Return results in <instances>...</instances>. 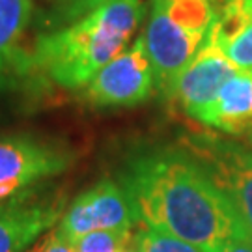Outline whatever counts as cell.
I'll return each mask as SVG.
<instances>
[{
	"label": "cell",
	"mask_w": 252,
	"mask_h": 252,
	"mask_svg": "<svg viewBox=\"0 0 252 252\" xmlns=\"http://www.w3.org/2000/svg\"><path fill=\"white\" fill-rule=\"evenodd\" d=\"M183 152L200 164L209 180L224 192L241 219L247 237L252 241V150L247 144L226 138L219 131L192 129L178 140Z\"/></svg>",
	"instance_id": "cell-4"
},
{
	"label": "cell",
	"mask_w": 252,
	"mask_h": 252,
	"mask_svg": "<svg viewBox=\"0 0 252 252\" xmlns=\"http://www.w3.org/2000/svg\"><path fill=\"white\" fill-rule=\"evenodd\" d=\"M153 88L155 71L140 36L94 75L84 97L94 107H135L152 95Z\"/></svg>",
	"instance_id": "cell-6"
},
{
	"label": "cell",
	"mask_w": 252,
	"mask_h": 252,
	"mask_svg": "<svg viewBox=\"0 0 252 252\" xmlns=\"http://www.w3.org/2000/svg\"><path fill=\"white\" fill-rule=\"evenodd\" d=\"M200 126L230 136L252 131V69H239L220 88L215 101L198 120Z\"/></svg>",
	"instance_id": "cell-10"
},
{
	"label": "cell",
	"mask_w": 252,
	"mask_h": 252,
	"mask_svg": "<svg viewBox=\"0 0 252 252\" xmlns=\"http://www.w3.org/2000/svg\"><path fill=\"white\" fill-rule=\"evenodd\" d=\"M211 34L239 69H252V0H224L217 4Z\"/></svg>",
	"instance_id": "cell-11"
},
{
	"label": "cell",
	"mask_w": 252,
	"mask_h": 252,
	"mask_svg": "<svg viewBox=\"0 0 252 252\" xmlns=\"http://www.w3.org/2000/svg\"><path fill=\"white\" fill-rule=\"evenodd\" d=\"M135 224H138L135 209L124 187L116 181L105 178L73 200V204L62 215L58 230L67 241L75 245L81 237L92 232H131Z\"/></svg>",
	"instance_id": "cell-7"
},
{
	"label": "cell",
	"mask_w": 252,
	"mask_h": 252,
	"mask_svg": "<svg viewBox=\"0 0 252 252\" xmlns=\"http://www.w3.org/2000/svg\"><path fill=\"white\" fill-rule=\"evenodd\" d=\"M51 2H54V0H51Z\"/></svg>",
	"instance_id": "cell-21"
},
{
	"label": "cell",
	"mask_w": 252,
	"mask_h": 252,
	"mask_svg": "<svg viewBox=\"0 0 252 252\" xmlns=\"http://www.w3.org/2000/svg\"><path fill=\"white\" fill-rule=\"evenodd\" d=\"M30 252H77V247L67 241L58 228L49 230L41 241H37V245H34V249Z\"/></svg>",
	"instance_id": "cell-16"
},
{
	"label": "cell",
	"mask_w": 252,
	"mask_h": 252,
	"mask_svg": "<svg viewBox=\"0 0 252 252\" xmlns=\"http://www.w3.org/2000/svg\"><path fill=\"white\" fill-rule=\"evenodd\" d=\"M222 2H224V0H215V4H222Z\"/></svg>",
	"instance_id": "cell-19"
},
{
	"label": "cell",
	"mask_w": 252,
	"mask_h": 252,
	"mask_svg": "<svg viewBox=\"0 0 252 252\" xmlns=\"http://www.w3.org/2000/svg\"><path fill=\"white\" fill-rule=\"evenodd\" d=\"M237 71L239 67L226 56L215 36L209 32L204 45L174 81L166 95L180 107L183 114L198 122L215 101L226 81Z\"/></svg>",
	"instance_id": "cell-8"
},
{
	"label": "cell",
	"mask_w": 252,
	"mask_h": 252,
	"mask_svg": "<svg viewBox=\"0 0 252 252\" xmlns=\"http://www.w3.org/2000/svg\"><path fill=\"white\" fill-rule=\"evenodd\" d=\"M120 185L140 226L176 235L204 252H222L247 237L232 202L180 146L131 155Z\"/></svg>",
	"instance_id": "cell-1"
},
{
	"label": "cell",
	"mask_w": 252,
	"mask_h": 252,
	"mask_svg": "<svg viewBox=\"0 0 252 252\" xmlns=\"http://www.w3.org/2000/svg\"><path fill=\"white\" fill-rule=\"evenodd\" d=\"M133 245L136 252H204L176 235L146 226H140V230L133 234Z\"/></svg>",
	"instance_id": "cell-13"
},
{
	"label": "cell",
	"mask_w": 252,
	"mask_h": 252,
	"mask_svg": "<svg viewBox=\"0 0 252 252\" xmlns=\"http://www.w3.org/2000/svg\"><path fill=\"white\" fill-rule=\"evenodd\" d=\"M73 153L36 136H9L0 140V206L17 198L37 181L65 172Z\"/></svg>",
	"instance_id": "cell-5"
},
{
	"label": "cell",
	"mask_w": 252,
	"mask_h": 252,
	"mask_svg": "<svg viewBox=\"0 0 252 252\" xmlns=\"http://www.w3.org/2000/svg\"><path fill=\"white\" fill-rule=\"evenodd\" d=\"M133 243V234L124 230H97L81 237L77 252H124Z\"/></svg>",
	"instance_id": "cell-14"
},
{
	"label": "cell",
	"mask_w": 252,
	"mask_h": 252,
	"mask_svg": "<svg viewBox=\"0 0 252 252\" xmlns=\"http://www.w3.org/2000/svg\"><path fill=\"white\" fill-rule=\"evenodd\" d=\"M245 144H247L252 150V131L249 133V135H247V140H245Z\"/></svg>",
	"instance_id": "cell-18"
},
{
	"label": "cell",
	"mask_w": 252,
	"mask_h": 252,
	"mask_svg": "<svg viewBox=\"0 0 252 252\" xmlns=\"http://www.w3.org/2000/svg\"><path fill=\"white\" fill-rule=\"evenodd\" d=\"M63 198L25 192L0 206V252H23L62 217Z\"/></svg>",
	"instance_id": "cell-9"
},
{
	"label": "cell",
	"mask_w": 252,
	"mask_h": 252,
	"mask_svg": "<svg viewBox=\"0 0 252 252\" xmlns=\"http://www.w3.org/2000/svg\"><path fill=\"white\" fill-rule=\"evenodd\" d=\"M144 15L142 0H108L54 32L41 34L27 63L60 88H82L126 51Z\"/></svg>",
	"instance_id": "cell-2"
},
{
	"label": "cell",
	"mask_w": 252,
	"mask_h": 252,
	"mask_svg": "<svg viewBox=\"0 0 252 252\" xmlns=\"http://www.w3.org/2000/svg\"><path fill=\"white\" fill-rule=\"evenodd\" d=\"M105 2H108V0H54L56 9H54L53 23L67 25V23L86 15L88 11L95 9Z\"/></svg>",
	"instance_id": "cell-15"
},
{
	"label": "cell",
	"mask_w": 252,
	"mask_h": 252,
	"mask_svg": "<svg viewBox=\"0 0 252 252\" xmlns=\"http://www.w3.org/2000/svg\"><path fill=\"white\" fill-rule=\"evenodd\" d=\"M217 21L215 0H150L144 43L155 86L166 94L200 51Z\"/></svg>",
	"instance_id": "cell-3"
},
{
	"label": "cell",
	"mask_w": 252,
	"mask_h": 252,
	"mask_svg": "<svg viewBox=\"0 0 252 252\" xmlns=\"http://www.w3.org/2000/svg\"><path fill=\"white\" fill-rule=\"evenodd\" d=\"M32 11V0H0V65L6 60H13Z\"/></svg>",
	"instance_id": "cell-12"
},
{
	"label": "cell",
	"mask_w": 252,
	"mask_h": 252,
	"mask_svg": "<svg viewBox=\"0 0 252 252\" xmlns=\"http://www.w3.org/2000/svg\"><path fill=\"white\" fill-rule=\"evenodd\" d=\"M222 252H252V241L249 237H243V239H237L232 245H228Z\"/></svg>",
	"instance_id": "cell-17"
},
{
	"label": "cell",
	"mask_w": 252,
	"mask_h": 252,
	"mask_svg": "<svg viewBox=\"0 0 252 252\" xmlns=\"http://www.w3.org/2000/svg\"><path fill=\"white\" fill-rule=\"evenodd\" d=\"M124 252H136V251H131V249H127V251H124Z\"/></svg>",
	"instance_id": "cell-20"
}]
</instances>
